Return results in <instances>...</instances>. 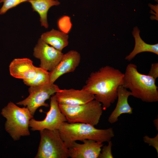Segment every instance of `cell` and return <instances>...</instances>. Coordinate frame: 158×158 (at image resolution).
I'll return each instance as SVG.
<instances>
[{"mask_svg": "<svg viewBox=\"0 0 158 158\" xmlns=\"http://www.w3.org/2000/svg\"><path fill=\"white\" fill-rule=\"evenodd\" d=\"M123 76L119 70L106 66L92 72L82 89L93 94L95 99L106 110L117 99L118 88L122 85Z\"/></svg>", "mask_w": 158, "mask_h": 158, "instance_id": "6da1fadb", "label": "cell"}, {"mask_svg": "<svg viewBox=\"0 0 158 158\" xmlns=\"http://www.w3.org/2000/svg\"><path fill=\"white\" fill-rule=\"evenodd\" d=\"M135 64L130 63L126 66L124 73L122 86L130 90L131 96L146 102L158 101V87L156 79L139 73Z\"/></svg>", "mask_w": 158, "mask_h": 158, "instance_id": "7a4b0ae2", "label": "cell"}, {"mask_svg": "<svg viewBox=\"0 0 158 158\" xmlns=\"http://www.w3.org/2000/svg\"><path fill=\"white\" fill-rule=\"evenodd\" d=\"M60 136L68 148L72 142L87 139L102 143L114 136L113 129H99L94 126L80 122H63L58 129Z\"/></svg>", "mask_w": 158, "mask_h": 158, "instance_id": "3957f363", "label": "cell"}, {"mask_svg": "<svg viewBox=\"0 0 158 158\" xmlns=\"http://www.w3.org/2000/svg\"><path fill=\"white\" fill-rule=\"evenodd\" d=\"M1 114L6 119L5 129L14 141L30 135L29 121L33 116L27 107L20 108L10 102L2 109Z\"/></svg>", "mask_w": 158, "mask_h": 158, "instance_id": "277c9868", "label": "cell"}, {"mask_svg": "<svg viewBox=\"0 0 158 158\" xmlns=\"http://www.w3.org/2000/svg\"><path fill=\"white\" fill-rule=\"evenodd\" d=\"M59 105L69 123L80 122L95 126L99 123L103 113L102 104L95 99L76 106Z\"/></svg>", "mask_w": 158, "mask_h": 158, "instance_id": "5b68a950", "label": "cell"}, {"mask_svg": "<svg viewBox=\"0 0 158 158\" xmlns=\"http://www.w3.org/2000/svg\"><path fill=\"white\" fill-rule=\"evenodd\" d=\"M40 140L35 158H67L69 148L60 136L58 130L40 131Z\"/></svg>", "mask_w": 158, "mask_h": 158, "instance_id": "8992f818", "label": "cell"}, {"mask_svg": "<svg viewBox=\"0 0 158 158\" xmlns=\"http://www.w3.org/2000/svg\"><path fill=\"white\" fill-rule=\"evenodd\" d=\"M60 89L57 85L50 83L38 86L30 87L28 89L29 95L16 104L25 107L26 106L33 116L39 107H48V104L45 103V101Z\"/></svg>", "mask_w": 158, "mask_h": 158, "instance_id": "52a82bcc", "label": "cell"}, {"mask_svg": "<svg viewBox=\"0 0 158 158\" xmlns=\"http://www.w3.org/2000/svg\"><path fill=\"white\" fill-rule=\"evenodd\" d=\"M50 108L43 120L38 121L33 118L31 119L29 126L33 131H40L44 129L49 130H58L61 124L67 121L66 118L59 108L55 95L50 98Z\"/></svg>", "mask_w": 158, "mask_h": 158, "instance_id": "ba28073f", "label": "cell"}, {"mask_svg": "<svg viewBox=\"0 0 158 158\" xmlns=\"http://www.w3.org/2000/svg\"><path fill=\"white\" fill-rule=\"evenodd\" d=\"M58 50L40 38L34 48L33 55L40 59V67L49 71L52 70L61 60L63 55Z\"/></svg>", "mask_w": 158, "mask_h": 158, "instance_id": "9c48e42d", "label": "cell"}, {"mask_svg": "<svg viewBox=\"0 0 158 158\" xmlns=\"http://www.w3.org/2000/svg\"><path fill=\"white\" fill-rule=\"evenodd\" d=\"M55 95L59 104L74 106L87 103L95 99L94 95L81 89H60Z\"/></svg>", "mask_w": 158, "mask_h": 158, "instance_id": "30bf717a", "label": "cell"}, {"mask_svg": "<svg viewBox=\"0 0 158 158\" xmlns=\"http://www.w3.org/2000/svg\"><path fill=\"white\" fill-rule=\"evenodd\" d=\"M80 59V53L75 50L63 54L60 62L49 72V83H54L61 75L74 71L79 66Z\"/></svg>", "mask_w": 158, "mask_h": 158, "instance_id": "8fae6325", "label": "cell"}, {"mask_svg": "<svg viewBox=\"0 0 158 158\" xmlns=\"http://www.w3.org/2000/svg\"><path fill=\"white\" fill-rule=\"evenodd\" d=\"M83 144L74 141L69 148L70 157L71 158H97L100 153L102 143L86 139Z\"/></svg>", "mask_w": 158, "mask_h": 158, "instance_id": "7c38bea8", "label": "cell"}, {"mask_svg": "<svg viewBox=\"0 0 158 158\" xmlns=\"http://www.w3.org/2000/svg\"><path fill=\"white\" fill-rule=\"evenodd\" d=\"M38 68L34 66L32 61L28 58L15 59L10 64L9 71L14 78L30 80L35 77Z\"/></svg>", "mask_w": 158, "mask_h": 158, "instance_id": "4fadbf2b", "label": "cell"}, {"mask_svg": "<svg viewBox=\"0 0 158 158\" xmlns=\"http://www.w3.org/2000/svg\"><path fill=\"white\" fill-rule=\"evenodd\" d=\"M131 95L130 92L122 85L118 87L116 106L108 118V121L110 123L113 124L117 122L118 118L122 114H132L133 108L128 102V98Z\"/></svg>", "mask_w": 158, "mask_h": 158, "instance_id": "5bb4252c", "label": "cell"}, {"mask_svg": "<svg viewBox=\"0 0 158 158\" xmlns=\"http://www.w3.org/2000/svg\"><path fill=\"white\" fill-rule=\"evenodd\" d=\"M140 32L137 27L133 28L132 34L135 39V45L132 51L125 57V59L128 61H130L137 54L142 52H151L158 55V44H150L145 43L141 38Z\"/></svg>", "mask_w": 158, "mask_h": 158, "instance_id": "9a60e30c", "label": "cell"}, {"mask_svg": "<svg viewBox=\"0 0 158 158\" xmlns=\"http://www.w3.org/2000/svg\"><path fill=\"white\" fill-rule=\"evenodd\" d=\"M40 38L46 43L61 51L68 44L67 34L54 29L43 33Z\"/></svg>", "mask_w": 158, "mask_h": 158, "instance_id": "2e32d148", "label": "cell"}, {"mask_svg": "<svg viewBox=\"0 0 158 158\" xmlns=\"http://www.w3.org/2000/svg\"><path fill=\"white\" fill-rule=\"evenodd\" d=\"M33 10L37 12L40 16L41 25L45 28L48 27L47 13L49 9L53 6L59 5L57 0H28Z\"/></svg>", "mask_w": 158, "mask_h": 158, "instance_id": "e0dca14e", "label": "cell"}, {"mask_svg": "<svg viewBox=\"0 0 158 158\" xmlns=\"http://www.w3.org/2000/svg\"><path fill=\"white\" fill-rule=\"evenodd\" d=\"M24 84L30 87H37L49 83V72L40 67L38 68L35 77L30 80H23Z\"/></svg>", "mask_w": 158, "mask_h": 158, "instance_id": "ac0fdd59", "label": "cell"}, {"mask_svg": "<svg viewBox=\"0 0 158 158\" xmlns=\"http://www.w3.org/2000/svg\"><path fill=\"white\" fill-rule=\"evenodd\" d=\"M57 24L60 31L67 34L69 32L72 26L70 17L66 16L60 18L58 21Z\"/></svg>", "mask_w": 158, "mask_h": 158, "instance_id": "d6986e66", "label": "cell"}, {"mask_svg": "<svg viewBox=\"0 0 158 158\" xmlns=\"http://www.w3.org/2000/svg\"><path fill=\"white\" fill-rule=\"evenodd\" d=\"M28 0H0V2L3 3L2 6L0 9V14L5 13L9 9L16 6L22 3L27 1Z\"/></svg>", "mask_w": 158, "mask_h": 158, "instance_id": "ffe728a7", "label": "cell"}, {"mask_svg": "<svg viewBox=\"0 0 158 158\" xmlns=\"http://www.w3.org/2000/svg\"><path fill=\"white\" fill-rule=\"evenodd\" d=\"M107 145H104L103 147L98 158H114L111 152L112 143L110 140L108 142Z\"/></svg>", "mask_w": 158, "mask_h": 158, "instance_id": "44dd1931", "label": "cell"}, {"mask_svg": "<svg viewBox=\"0 0 158 158\" xmlns=\"http://www.w3.org/2000/svg\"><path fill=\"white\" fill-rule=\"evenodd\" d=\"M144 142L149 145L154 147L158 154V133L154 137L151 138L147 135H145L143 138Z\"/></svg>", "mask_w": 158, "mask_h": 158, "instance_id": "7402d4cb", "label": "cell"}, {"mask_svg": "<svg viewBox=\"0 0 158 158\" xmlns=\"http://www.w3.org/2000/svg\"><path fill=\"white\" fill-rule=\"evenodd\" d=\"M148 75L156 79L158 77V63H152Z\"/></svg>", "mask_w": 158, "mask_h": 158, "instance_id": "603a6c76", "label": "cell"}, {"mask_svg": "<svg viewBox=\"0 0 158 158\" xmlns=\"http://www.w3.org/2000/svg\"><path fill=\"white\" fill-rule=\"evenodd\" d=\"M158 118L155 119L154 120V124L155 126L156 127L157 130L158 129Z\"/></svg>", "mask_w": 158, "mask_h": 158, "instance_id": "cb8c5ba5", "label": "cell"}, {"mask_svg": "<svg viewBox=\"0 0 158 158\" xmlns=\"http://www.w3.org/2000/svg\"><path fill=\"white\" fill-rule=\"evenodd\" d=\"M155 1H156V2H158V0H154Z\"/></svg>", "mask_w": 158, "mask_h": 158, "instance_id": "d4e9b609", "label": "cell"}, {"mask_svg": "<svg viewBox=\"0 0 158 158\" xmlns=\"http://www.w3.org/2000/svg\"><path fill=\"white\" fill-rule=\"evenodd\" d=\"M1 3V2H0V3Z\"/></svg>", "mask_w": 158, "mask_h": 158, "instance_id": "484cf974", "label": "cell"}]
</instances>
